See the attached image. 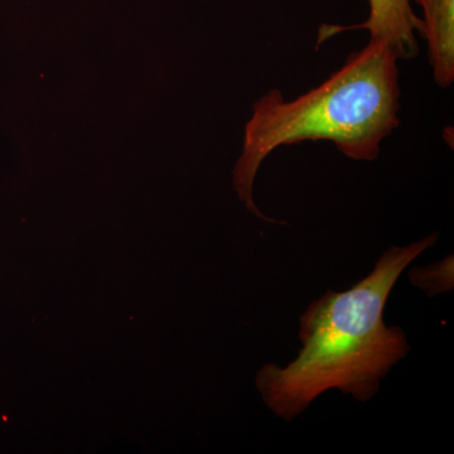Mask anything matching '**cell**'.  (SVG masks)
<instances>
[{
  "instance_id": "1",
  "label": "cell",
  "mask_w": 454,
  "mask_h": 454,
  "mask_svg": "<svg viewBox=\"0 0 454 454\" xmlns=\"http://www.w3.org/2000/svg\"><path fill=\"white\" fill-rule=\"evenodd\" d=\"M437 241L432 234L391 247L348 291L327 292L310 304L300 319L303 348L297 358L256 373V389L274 414L291 422L331 389L358 402L376 395L382 379L411 351L402 328L385 325V306L403 271Z\"/></svg>"
},
{
  "instance_id": "2",
  "label": "cell",
  "mask_w": 454,
  "mask_h": 454,
  "mask_svg": "<svg viewBox=\"0 0 454 454\" xmlns=\"http://www.w3.org/2000/svg\"><path fill=\"white\" fill-rule=\"evenodd\" d=\"M399 53L389 42L370 38L339 71L294 100L271 90L254 104L245 125L244 145L234 168V186L245 207L269 219L253 197L262 162L283 145L330 140L356 160H376L382 140L400 125Z\"/></svg>"
},
{
  "instance_id": "3",
  "label": "cell",
  "mask_w": 454,
  "mask_h": 454,
  "mask_svg": "<svg viewBox=\"0 0 454 454\" xmlns=\"http://www.w3.org/2000/svg\"><path fill=\"white\" fill-rule=\"evenodd\" d=\"M369 18L361 25L351 27L324 26L319 29L318 43L333 35L348 29L365 28L370 38L389 42L400 59H408L417 53L415 32L422 33L423 22L414 13L409 0H369Z\"/></svg>"
},
{
  "instance_id": "4",
  "label": "cell",
  "mask_w": 454,
  "mask_h": 454,
  "mask_svg": "<svg viewBox=\"0 0 454 454\" xmlns=\"http://www.w3.org/2000/svg\"><path fill=\"white\" fill-rule=\"evenodd\" d=\"M423 8L422 35L428 44L433 76L441 88L454 82V0H417Z\"/></svg>"
},
{
  "instance_id": "5",
  "label": "cell",
  "mask_w": 454,
  "mask_h": 454,
  "mask_svg": "<svg viewBox=\"0 0 454 454\" xmlns=\"http://www.w3.org/2000/svg\"><path fill=\"white\" fill-rule=\"evenodd\" d=\"M418 274H422V276L430 277L427 278V279H420L418 282H415V286H420V288L427 291L429 295L437 294L439 292H446L452 289L453 278H441L442 274L448 273V271H452V265L450 268L446 265V267L442 268V264L433 265V267H428L426 269H417Z\"/></svg>"
}]
</instances>
